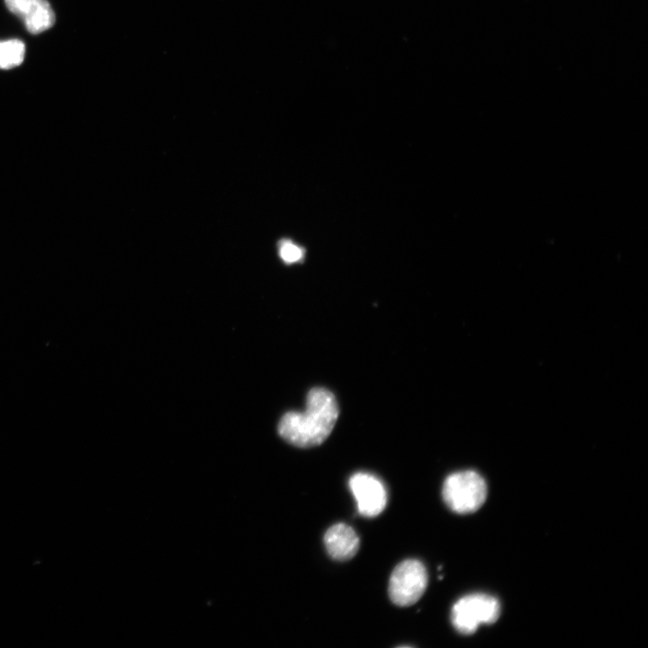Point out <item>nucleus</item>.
Listing matches in <instances>:
<instances>
[{"mask_svg": "<svg viewBox=\"0 0 648 648\" xmlns=\"http://www.w3.org/2000/svg\"><path fill=\"white\" fill-rule=\"evenodd\" d=\"M442 496L452 511L468 514L476 511L484 503L487 485L478 472L472 470L460 471L446 477Z\"/></svg>", "mask_w": 648, "mask_h": 648, "instance_id": "f03ea898", "label": "nucleus"}, {"mask_svg": "<svg viewBox=\"0 0 648 648\" xmlns=\"http://www.w3.org/2000/svg\"><path fill=\"white\" fill-rule=\"evenodd\" d=\"M279 255L286 264H293L301 261L304 256V250L291 240L284 239L279 244Z\"/></svg>", "mask_w": 648, "mask_h": 648, "instance_id": "1a4fd4ad", "label": "nucleus"}, {"mask_svg": "<svg viewBox=\"0 0 648 648\" xmlns=\"http://www.w3.org/2000/svg\"><path fill=\"white\" fill-rule=\"evenodd\" d=\"M427 585L428 573L424 564L416 559H408L392 571L388 592L392 603L408 607L422 597Z\"/></svg>", "mask_w": 648, "mask_h": 648, "instance_id": "20e7f679", "label": "nucleus"}, {"mask_svg": "<svg viewBox=\"0 0 648 648\" xmlns=\"http://www.w3.org/2000/svg\"><path fill=\"white\" fill-rule=\"evenodd\" d=\"M500 606L492 596L474 593L458 599L451 610V621L461 634H470L482 624L494 623L500 616Z\"/></svg>", "mask_w": 648, "mask_h": 648, "instance_id": "7ed1b4c3", "label": "nucleus"}, {"mask_svg": "<svg viewBox=\"0 0 648 648\" xmlns=\"http://www.w3.org/2000/svg\"><path fill=\"white\" fill-rule=\"evenodd\" d=\"M324 544L332 559L346 561L356 554L359 549V537L350 526L338 523L326 531Z\"/></svg>", "mask_w": 648, "mask_h": 648, "instance_id": "0eeeda50", "label": "nucleus"}, {"mask_svg": "<svg viewBox=\"0 0 648 648\" xmlns=\"http://www.w3.org/2000/svg\"><path fill=\"white\" fill-rule=\"evenodd\" d=\"M25 54L24 43L17 39L0 40V68L10 69L21 65Z\"/></svg>", "mask_w": 648, "mask_h": 648, "instance_id": "6e6552de", "label": "nucleus"}, {"mask_svg": "<svg viewBox=\"0 0 648 648\" xmlns=\"http://www.w3.org/2000/svg\"><path fill=\"white\" fill-rule=\"evenodd\" d=\"M348 486L360 515L373 518L383 511L387 504V491L382 482L375 475L356 472L350 477Z\"/></svg>", "mask_w": 648, "mask_h": 648, "instance_id": "39448f33", "label": "nucleus"}, {"mask_svg": "<svg viewBox=\"0 0 648 648\" xmlns=\"http://www.w3.org/2000/svg\"><path fill=\"white\" fill-rule=\"evenodd\" d=\"M10 12L17 15L32 34L53 26L55 14L47 0H4Z\"/></svg>", "mask_w": 648, "mask_h": 648, "instance_id": "423d86ee", "label": "nucleus"}, {"mask_svg": "<svg viewBox=\"0 0 648 648\" xmlns=\"http://www.w3.org/2000/svg\"><path fill=\"white\" fill-rule=\"evenodd\" d=\"M338 414V405L334 394L328 389L315 387L307 394L305 410L285 413L279 422L278 432L292 446H319L331 433Z\"/></svg>", "mask_w": 648, "mask_h": 648, "instance_id": "f257e3e1", "label": "nucleus"}]
</instances>
